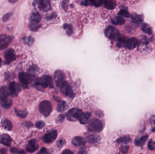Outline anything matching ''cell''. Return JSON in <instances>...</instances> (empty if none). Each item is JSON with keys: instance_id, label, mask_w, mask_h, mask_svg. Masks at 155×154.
Segmentation results:
<instances>
[{"instance_id": "obj_1", "label": "cell", "mask_w": 155, "mask_h": 154, "mask_svg": "<svg viewBox=\"0 0 155 154\" xmlns=\"http://www.w3.org/2000/svg\"><path fill=\"white\" fill-rule=\"evenodd\" d=\"M39 110L45 117H47L52 112L53 110L52 104L48 100H44L40 103Z\"/></svg>"}, {"instance_id": "obj_2", "label": "cell", "mask_w": 155, "mask_h": 154, "mask_svg": "<svg viewBox=\"0 0 155 154\" xmlns=\"http://www.w3.org/2000/svg\"><path fill=\"white\" fill-rule=\"evenodd\" d=\"M36 86H41L42 88L45 89L49 88L50 89L54 87L53 82L51 77L48 75H45L41 77L36 83Z\"/></svg>"}, {"instance_id": "obj_3", "label": "cell", "mask_w": 155, "mask_h": 154, "mask_svg": "<svg viewBox=\"0 0 155 154\" xmlns=\"http://www.w3.org/2000/svg\"><path fill=\"white\" fill-rule=\"evenodd\" d=\"M103 123L101 121L97 118L92 119L88 125V129L90 131L94 132H99L103 129Z\"/></svg>"}, {"instance_id": "obj_4", "label": "cell", "mask_w": 155, "mask_h": 154, "mask_svg": "<svg viewBox=\"0 0 155 154\" xmlns=\"http://www.w3.org/2000/svg\"><path fill=\"white\" fill-rule=\"evenodd\" d=\"M83 112L81 110L77 108H73L69 110L67 113V119L71 122H74L79 120Z\"/></svg>"}, {"instance_id": "obj_5", "label": "cell", "mask_w": 155, "mask_h": 154, "mask_svg": "<svg viewBox=\"0 0 155 154\" xmlns=\"http://www.w3.org/2000/svg\"><path fill=\"white\" fill-rule=\"evenodd\" d=\"M59 88L61 89V92L66 96L71 98L75 96L73 89L67 82L65 81Z\"/></svg>"}, {"instance_id": "obj_6", "label": "cell", "mask_w": 155, "mask_h": 154, "mask_svg": "<svg viewBox=\"0 0 155 154\" xmlns=\"http://www.w3.org/2000/svg\"><path fill=\"white\" fill-rule=\"evenodd\" d=\"M105 34L107 37L113 40L118 36L119 33L118 30L115 27L109 26L105 29Z\"/></svg>"}, {"instance_id": "obj_7", "label": "cell", "mask_w": 155, "mask_h": 154, "mask_svg": "<svg viewBox=\"0 0 155 154\" xmlns=\"http://www.w3.org/2000/svg\"><path fill=\"white\" fill-rule=\"evenodd\" d=\"M54 79L56 86L59 88L65 81V75L64 72L61 70H56L54 74Z\"/></svg>"}, {"instance_id": "obj_8", "label": "cell", "mask_w": 155, "mask_h": 154, "mask_svg": "<svg viewBox=\"0 0 155 154\" xmlns=\"http://www.w3.org/2000/svg\"><path fill=\"white\" fill-rule=\"evenodd\" d=\"M12 38L6 34L0 35V49L3 50L8 48L11 42Z\"/></svg>"}, {"instance_id": "obj_9", "label": "cell", "mask_w": 155, "mask_h": 154, "mask_svg": "<svg viewBox=\"0 0 155 154\" xmlns=\"http://www.w3.org/2000/svg\"><path fill=\"white\" fill-rule=\"evenodd\" d=\"M57 131L53 130L50 132H48L44 135L43 137V141L46 143H50L53 141H54L57 137Z\"/></svg>"}, {"instance_id": "obj_10", "label": "cell", "mask_w": 155, "mask_h": 154, "mask_svg": "<svg viewBox=\"0 0 155 154\" xmlns=\"http://www.w3.org/2000/svg\"><path fill=\"white\" fill-rule=\"evenodd\" d=\"M38 7L43 12H47L50 8V5L48 0H37Z\"/></svg>"}, {"instance_id": "obj_11", "label": "cell", "mask_w": 155, "mask_h": 154, "mask_svg": "<svg viewBox=\"0 0 155 154\" xmlns=\"http://www.w3.org/2000/svg\"><path fill=\"white\" fill-rule=\"evenodd\" d=\"M38 148V143L36 139H32L28 142V145L26 147V150L30 153H32L36 151Z\"/></svg>"}, {"instance_id": "obj_12", "label": "cell", "mask_w": 155, "mask_h": 154, "mask_svg": "<svg viewBox=\"0 0 155 154\" xmlns=\"http://www.w3.org/2000/svg\"><path fill=\"white\" fill-rule=\"evenodd\" d=\"M137 43H138L137 39L135 38H127L124 43L123 47L129 49H132L136 48V47L137 46Z\"/></svg>"}, {"instance_id": "obj_13", "label": "cell", "mask_w": 155, "mask_h": 154, "mask_svg": "<svg viewBox=\"0 0 155 154\" xmlns=\"http://www.w3.org/2000/svg\"><path fill=\"white\" fill-rule=\"evenodd\" d=\"M9 90L12 94L17 95L21 91V88L18 83L15 81H12L10 84Z\"/></svg>"}, {"instance_id": "obj_14", "label": "cell", "mask_w": 155, "mask_h": 154, "mask_svg": "<svg viewBox=\"0 0 155 154\" xmlns=\"http://www.w3.org/2000/svg\"><path fill=\"white\" fill-rule=\"evenodd\" d=\"M19 78L21 82L25 85L30 84L32 80L30 75L25 73H20L19 75Z\"/></svg>"}, {"instance_id": "obj_15", "label": "cell", "mask_w": 155, "mask_h": 154, "mask_svg": "<svg viewBox=\"0 0 155 154\" xmlns=\"http://www.w3.org/2000/svg\"><path fill=\"white\" fill-rule=\"evenodd\" d=\"M131 18L132 23L136 26L140 25L143 21V16L137 14H132L131 16Z\"/></svg>"}, {"instance_id": "obj_16", "label": "cell", "mask_w": 155, "mask_h": 154, "mask_svg": "<svg viewBox=\"0 0 155 154\" xmlns=\"http://www.w3.org/2000/svg\"><path fill=\"white\" fill-rule=\"evenodd\" d=\"M4 57L7 62L10 63L16 59L15 52L12 49H9L4 53Z\"/></svg>"}, {"instance_id": "obj_17", "label": "cell", "mask_w": 155, "mask_h": 154, "mask_svg": "<svg viewBox=\"0 0 155 154\" xmlns=\"http://www.w3.org/2000/svg\"><path fill=\"white\" fill-rule=\"evenodd\" d=\"M91 117V113L90 112L83 113L79 120L80 123L86 124L89 122Z\"/></svg>"}, {"instance_id": "obj_18", "label": "cell", "mask_w": 155, "mask_h": 154, "mask_svg": "<svg viewBox=\"0 0 155 154\" xmlns=\"http://www.w3.org/2000/svg\"><path fill=\"white\" fill-rule=\"evenodd\" d=\"M72 143L73 145L75 146H82L85 145L86 140L82 137H74L72 139Z\"/></svg>"}, {"instance_id": "obj_19", "label": "cell", "mask_w": 155, "mask_h": 154, "mask_svg": "<svg viewBox=\"0 0 155 154\" xmlns=\"http://www.w3.org/2000/svg\"><path fill=\"white\" fill-rule=\"evenodd\" d=\"M1 143L5 146H10L12 143V139L8 135L3 134L1 139Z\"/></svg>"}, {"instance_id": "obj_20", "label": "cell", "mask_w": 155, "mask_h": 154, "mask_svg": "<svg viewBox=\"0 0 155 154\" xmlns=\"http://www.w3.org/2000/svg\"><path fill=\"white\" fill-rule=\"evenodd\" d=\"M12 101L10 99L7 98L0 100V104L3 108L6 109H9L12 106Z\"/></svg>"}, {"instance_id": "obj_21", "label": "cell", "mask_w": 155, "mask_h": 154, "mask_svg": "<svg viewBox=\"0 0 155 154\" xmlns=\"http://www.w3.org/2000/svg\"><path fill=\"white\" fill-rule=\"evenodd\" d=\"M104 6L107 9H114L116 6V3L114 0H105Z\"/></svg>"}, {"instance_id": "obj_22", "label": "cell", "mask_w": 155, "mask_h": 154, "mask_svg": "<svg viewBox=\"0 0 155 154\" xmlns=\"http://www.w3.org/2000/svg\"><path fill=\"white\" fill-rule=\"evenodd\" d=\"M30 19L31 22L38 23L41 19V16L37 12H34L30 16Z\"/></svg>"}, {"instance_id": "obj_23", "label": "cell", "mask_w": 155, "mask_h": 154, "mask_svg": "<svg viewBox=\"0 0 155 154\" xmlns=\"http://www.w3.org/2000/svg\"><path fill=\"white\" fill-rule=\"evenodd\" d=\"M8 90L6 86H2L0 89V100H3L8 97L9 95Z\"/></svg>"}, {"instance_id": "obj_24", "label": "cell", "mask_w": 155, "mask_h": 154, "mask_svg": "<svg viewBox=\"0 0 155 154\" xmlns=\"http://www.w3.org/2000/svg\"><path fill=\"white\" fill-rule=\"evenodd\" d=\"M111 21L115 25H121L125 23V20L122 17L116 16L112 19Z\"/></svg>"}, {"instance_id": "obj_25", "label": "cell", "mask_w": 155, "mask_h": 154, "mask_svg": "<svg viewBox=\"0 0 155 154\" xmlns=\"http://www.w3.org/2000/svg\"><path fill=\"white\" fill-rule=\"evenodd\" d=\"M148 138V135H146L143 136L139 139H136L135 141V144L136 146H143L147 140Z\"/></svg>"}, {"instance_id": "obj_26", "label": "cell", "mask_w": 155, "mask_h": 154, "mask_svg": "<svg viewBox=\"0 0 155 154\" xmlns=\"http://www.w3.org/2000/svg\"><path fill=\"white\" fill-rule=\"evenodd\" d=\"M1 123H2V126L4 128L7 130H12V124L10 120L7 119H4V120H2Z\"/></svg>"}, {"instance_id": "obj_27", "label": "cell", "mask_w": 155, "mask_h": 154, "mask_svg": "<svg viewBox=\"0 0 155 154\" xmlns=\"http://www.w3.org/2000/svg\"><path fill=\"white\" fill-rule=\"evenodd\" d=\"M141 29L145 34H149V35L152 34V29L150 25L147 24H143L141 27Z\"/></svg>"}, {"instance_id": "obj_28", "label": "cell", "mask_w": 155, "mask_h": 154, "mask_svg": "<svg viewBox=\"0 0 155 154\" xmlns=\"http://www.w3.org/2000/svg\"><path fill=\"white\" fill-rule=\"evenodd\" d=\"M66 108L67 103L65 101H60L58 105L57 110L59 112H63L65 111Z\"/></svg>"}, {"instance_id": "obj_29", "label": "cell", "mask_w": 155, "mask_h": 154, "mask_svg": "<svg viewBox=\"0 0 155 154\" xmlns=\"http://www.w3.org/2000/svg\"><path fill=\"white\" fill-rule=\"evenodd\" d=\"M87 142L90 143H95L97 142L99 140V136L92 135L89 136L87 138Z\"/></svg>"}, {"instance_id": "obj_30", "label": "cell", "mask_w": 155, "mask_h": 154, "mask_svg": "<svg viewBox=\"0 0 155 154\" xmlns=\"http://www.w3.org/2000/svg\"><path fill=\"white\" fill-rule=\"evenodd\" d=\"M131 141V138L129 137L124 136L121 137L118 139L116 142L118 143H123V144H127Z\"/></svg>"}, {"instance_id": "obj_31", "label": "cell", "mask_w": 155, "mask_h": 154, "mask_svg": "<svg viewBox=\"0 0 155 154\" xmlns=\"http://www.w3.org/2000/svg\"><path fill=\"white\" fill-rule=\"evenodd\" d=\"M29 27L31 31L36 32V31H38L40 29V27H41V25L39 24L38 23L31 22L29 24Z\"/></svg>"}, {"instance_id": "obj_32", "label": "cell", "mask_w": 155, "mask_h": 154, "mask_svg": "<svg viewBox=\"0 0 155 154\" xmlns=\"http://www.w3.org/2000/svg\"><path fill=\"white\" fill-rule=\"evenodd\" d=\"M15 113L17 116L21 118H25L27 115V112L25 110H18L15 109Z\"/></svg>"}, {"instance_id": "obj_33", "label": "cell", "mask_w": 155, "mask_h": 154, "mask_svg": "<svg viewBox=\"0 0 155 154\" xmlns=\"http://www.w3.org/2000/svg\"><path fill=\"white\" fill-rule=\"evenodd\" d=\"M64 28L66 31L67 34L70 36L73 33V28L71 25L69 24H65L64 25Z\"/></svg>"}, {"instance_id": "obj_34", "label": "cell", "mask_w": 155, "mask_h": 154, "mask_svg": "<svg viewBox=\"0 0 155 154\" xmlns=\"http://www.w3.org/2000/svg\"><path fill=\"white\" fill-rule=\"evenodd\" d=\"M90 2L95 7L101 6L103 3V0H90Z\"/></svg>"}, {"instance_id": "obj_35", "label": "cell", "mask_w": 155, "mask_h": 154, "mask_svg": "<svg viewBox=\"0 0 155 154\" xmlns=\"http://www.w3.org/2000/svg\"><path fill=\"white\" fill-rule=\"evenodd\" d=\"M118 15L122 16L126 18H129L130 17V14L127 10L125 9L121 10L119 12Z\"/></svg>"}, {"instance_id": "obj_36", "label": "cell", "mask_w": 155, "mask_h": 154, "mask_svg": "<svg viewBox=\"0 0 155 154\" xmlns=\"http://www.w3.org/2000/svg\"><path fill=\"white\" fill-rule=\"evenodd\" d=\"M45 123L43 121H38L36 123V126L39 129H41L45 127Z\"/></svg>"}, {"instance_id": "obj_37", "label": "cell", "mask_w": 155, "mask_h": 154, "mask_svg": "<svg viewBox=\"0 0 155 154\" xmlns=\"http://www.w3.org/2000/svg\"><path fill=\"white\" fill-rule=\"evenodd\" d=\"M65 140L61 139L58 141H57L56 144H57V146L59 147V148H62V147L64 146L65 144Z\"/></svg>"}, {"instance_id": "obj_38", "label": "cell", "mask_w": 155, "mask_h": 154, "mask_svg": "<svg viewBox=\"0 0 155 154\" xmlns=\"http://www.w3.org/2000/svg\"><path fill=\"white\" fill-rule=\"evenodd\" d=\"M12 16V13H8L6 14L2 17V21L4 22L8 21L10 19V17Z\"/></svg>"}, {"instance_id": "obj_39", "label": "cell", "mask_w": 155, "mask_h": 154, "mask_svg": "<svg viewBox=\"0 0 155 154\" xmlns=\"http://www.w3.org/2000/svg\"><path fill=\"white\" fill-rule=\"evenodd\" d=\"M129 146H123L120 148V153L126 154L128 152L129 150Z\"/></svg>"}, {"instance_id": "obj_40", "label": "cell", "mask_w": 155, "mask_h": 154, "mask_svg": "<svg viewBox=\"0 0 155 154\" xmlns=\"http://www.w3.org/2000/svg\"><path fill=\"white\" fill-rule=\"evenodd\" d=\"M69 0H63L62 3L63 8L65 11H67L68 9V5Z\"/></svg>"}, {"instance_id": "obj_41", "label": "cell", "mask_w": 155, "mask_h": 154, "mask_svg": "<svg viewBox=\"0 0 155 154\" xmlns=\"http://www.w3.org/2000/svg\"><path fill=\"white\" fill-rule=\"evenodd\" d=\"M64 118H65V116L63 114L59 115L57 118V122L59 123H62L64 121Z\"/></svg>"}, {"instance_id": "obj_42", "label": "cell", "mask_w": 155, "mask_h": 154, "mask_svg": "<svg viewBox=\"0 0 155 154\" xmlns=\"http://www.w3.org/2000/svg\"><path fill=\"white\" fill-rule=\"evenodd\" d=\"M90 1L89 0H81V4L84 6H87L90 5Z\"/></svg>"}, {"instance_id": "obj_43", "label": "cell", "mask_w": 155, "mask_h": 154, "mask_svg": "<svg viewBox=\"0 0 155 154\" xmlns=\"http://www.w3.org/2000/svg\"><path fill=\"white\" fill-rule=\"evenodd\" d=\"M10 152H12L13 153H20L21 151L18 150V149H17L16 148H12L10 149Z\"/></svg>"}, {"instance_id": "obj_44", "label": "cell", "mask_w": 155, "mask_h": 154, "mask_svg": "<svg viewBox=\"0 0 155 154\" xmlns=\"http://www.w3.org/2000/svg\"><path fill=\"white\" fill-rule=\"evenodd\" d=\"M62 154H74L73 152L71 151L70 150H65L64 151L62 152Z\"/></svg>"}, {"instance_id": "obj_45", "label": "cell", "mask_w": 155, "mask_h": 154, "mask_svg": "<svg viewBox=\"0 0 155 154\" xmlns=\"http://www.w3.org/2000/svg\"><path fill=\"white\" fill-rule=\"evenodd\" d=\"M148 148L150 150H152V151H153V150H155L154 147L152 146V143H151V141H149V143H148Z\"/></svg>"}, {"instance_id": "obj_46", "label": "cell", "mask_w": 155, "mask_h": 154, "mask_svg": "<svg viewBox=\"0 0 155 154\" xmlns=\"http://www.w3.org/2000/svg\"><path fill=\"white\" fill-rule=\"evenodd\" d=\"M39 153H41V154H46V153H47V150H46V148L43 147V148L41 149L40 152Z\"/></svg>"}, {"instance_id": "obj_47", "label": "cell", "mask_w": 155, "mask_h": 154, "mask_svg": "<svg viewBox=\"0 0 155 154\" xmlns=\"http://www.w3.org/2000/svg\"><path fill=\"white\" fill-rule=\"evenodd\" d=\"M0 152H1V153L5 154V153H6V152H7V150L5 149H1L0 150Z\"/></svg>"}, {"instance_id": "obj_48", "label": "cell", "mask_w": 155, "mask_h": 154, "mask_svg": "<svg viewBox=\"0 0 155 154\" xmlns=\"http://www.w3.org/2000/svg\"><path fill=\"white\" fill-rule=\"evenodd\" d=\"M18 1V0H9V2L12 3H15V2Z\"/></svg>"}, {"instance_id": "obj_49", "label": "cell", "mask_w": 155, "mask_h": 154, "mask_svg": "<svg viewBox=\"0 0 155 154\" xmlns=\"http://www.w3.org/2000/svg\"><path fill=\"white\" fill-rule=\"evenodd\" d=\"M151 122H152V124H155V118H154V119H152V121H151Z\"/></svg>"}, {"instance_id": "obj_50", "label": "cell", "mask_w": 155, "mask_h": 154, "mask_svg": "<svg viewBox=\"0 0 155 154\" xmlns=\"http://www.w3.org/2000/svg\"><path fill=\"white\" fill-rule=\"evenodd\" d=\"M152 131L153 132H155V127H153V128H152Z\"/></svg>"}, {"instance_id": "obj_51", "label": "cell", "mask_w": 155, "mask_h": 154, "mask_svg": "<svg viewBox=\"0 0 155 154\" xmlns=\"http://www.w3.org/2000/svg\"><path fill=\"white\" fill-rule=\"evenodd\" d=\"M1 62H2V61H1V58H0V66L1 65Z\"/></svg>"}, {"instance_id": "obj_52", "label": "cell", "mask_w": 155, "mask_h": 154, "mask_svg": "<svg viewBox=\"0 0 155 154\" xmlns=\"http://www.w3.org/2000/svg\"><path fill=\"white\" fill-rule=\"evenodd\" d=\"M0 116H1V111H0Z\"/></svg>"}, {"instance_id": "obj_53", "label": "cell", "mask_w": 155, "mask_h": 154, "mask_svg": "<svg viewBox=\"0 0 155 154\" xmlns=\"http://www.w3.org/2000/svg\"></svg>"}]
</instances>
